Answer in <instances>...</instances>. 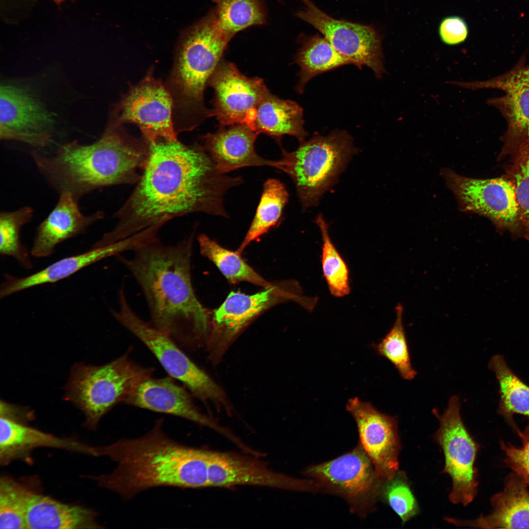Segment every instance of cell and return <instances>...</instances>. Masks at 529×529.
Returning <instances> with one entry per match:
<instances>
[{"label":"cell","mask_w":529,"mask_h":529,"mask_svg":"<svg viewBox=\"0 0 529 529\" xmlns=\"http://www.w3.org/2000/svg\"><path fill=\"white\" fill-rule=\"evenodd\" d=\"M149 143L129 134L122 127L107 124L94 143L74 141L60 146L54 154L34 150L31 156L40 173L60 194L69 192L78 200L97 189L132 185L140 180L146 165Z\"/></svg>","instance_id":"cell-4"},{"label":"cell","mask_w":529,"mask_h":529,"mask_svg":"<svg viewBox=\"0 0 529 529\" xmlns=\"http://www.w3.org/2000/svg\"><path fill=\"white\" fill-rule=\"evenodd\" d=\"M33 216V210L24 207L15 211L2 212L0 214V252L2 255L15 259L26 269L33 267L28 250L21 243L20 231Z\"/></svg>","instance_id":"cell-34"},{"label":"cell","mask_w":529,"mask_h":529,"mask_svg":"<svg viewBox=\"0 0 529 529\" xmlns=\"http://www.w3.org/2000/svg\"><path fill=\"white\" fill-rule=\"evenodd\" d=\"M209 86L214 91L212 117L220 126L247 124L259 103L269 92L263 79L248 77L232 63L222 60Z\"/></svg>","instance_id":"cell-18"},{"label":"cell","mask_w":529,"mask_h":529,"mask_svg":"<svg viewBox=\"0 0 529 529\" xmlns=\"http://www.w3.org/2000/svg\"><path fill=\"white\" fill-rule=\"evenodd\" d=\"M197 240L201 254L214 263L230 283L247 282L264 289L272 285L249 266L237 251L224 248L204 234H200Z\"/></svg>","instance_id":"cell-30"},{"label":"cell","mask_w":529,"mask_h":529,"mask_svg":"<svg viewBox=\"0 0 529 529\" xmlns=\"http://www.w3.org/2000/svg\"><path fill=\"white\" fill-rule=\"evenodd\" d=\"M379 498L386 502L401 518L403 524L414 516L419 507L405 474L398 471L381 484Z\"/></svg>","instance_id":"cell-38"},{"label":"cell","mask_w":529,"mask_h":529,"mask_svg":"<svg viewBox=\"0 0 529 529\" xmlns=\"http://www.w3.org/2000/svg\"><path fill=\"white\" fill-rule=\"evenodd\" d=\"M25 523L26 528L31 529L102 528L93 510L35 493L28 503Z\"/></svg>","instance_id":"cell-25"},{"label":"cell","mask_w":529,"mask_h":529,"mask_svg":"<svg viewBox=\"0 0 529 529\" xmlns=\"http://www.w3.org/2000/svg\"><path fill=\"white\" fill-rule=\"evenodd\" d=\"M104 216L101 211L84 215L79 207L78 200L72 193L60 194L56 205L37 229L31 251L32 256L43 258L51 255L58 244L83 233Z\"/></svg>","instance_id":"cell-23"},{"label":"cell","mask_w":529,"mask_h":529,"mask_svg":"<svg viewBox=\"0 0 529 529\" xmlns=\"http://www.w3.org/2000/svg\"><path fill=\"white\" fill-rule=\"evenodd\" d=\"M282 158L275 168L293 180L303 209L315 205L337 180L355 148L344 131L335 130L326 136L318 134L288 152L281 147Z\"/></svg>","instance_id":"cell-7"},{"label":"cell","mask_w":529,"mask_h":529,"mask_svg":"<svg viewBox=\"0 0 529 529\" xmlns=\"http://www.w3.org/2000/svg\"><path fill=\"white\" fill-rule=\"evenodd\" d=\"M130 353L104 365L79 363L72 368L66 397L83 412L87 428L95 429L105 414L123 404L141 383L152 377L154 368L137 364Z\"/></svg>","instance_id":"cell-6"},{"label":"cell","mask_w":529,"mask_h":529,"mask_svg":"<svg viewBox=\"0 0 529 529\" xmlns=\"http://www.w3.org/2000/svg\"><path fill=\"white\" fill-rule=\"evenodd\" d=\"M346 409L356 422L359 444L372 461L379 478L383 481L391 479L399 471L401 445L397 420L357 397L348 400Z\"/></svg>","instance_id":"cell-17"},{"label":"cell","mask_w":529,"mask_h":529,"mask_svg":"<svg viewBox=\"0 0 529 529\" xmlns=\"http://www.w3.org/2000/svg\"><path fill=\"white\" fill-rule=\"evenodd\" d=\"M296 15L319 30L335 49L360 69L370 68L377 79L386 70L381 48V38L369 26L334 19L310 0Z\"/></svg>","instance_id":"cell-14"},{"label":"cell","mask_w":529,"mask_h":529,"mask_svg":"<svg viewBox=\"0 0 529 529\" xmlns=\"http://www.w3.org/2000/svg\"><path fill=\"white\" fill-rule=\"evenodd\" d=\"M233 37L221 28L213 9L180 36L165 83L173 100L177 135L212 117L205 104V89Z\"/></svg>","instance_id":"cell-5"},{"label":"cell","mask_w":529,"mask_h":529,"mask_svg":"<svg viewBox=\"0 0 529 529\" xmlns=\"http://www.w3.org/2000/svg\"><path fill=\"white\" fill-rule=\"evenodd\" d=\"M33 492L7 477L0 481V529L26 528L25 515Z\"/></svg>","instance_id":"cell-36"},{"label":"cell","mask_w":529,"mask_h":529,"mask_svg":"<svg viewBox=\"0 0 529 529\" xmlns=\"http://www.w3.org/2000/svg\"><path fill=\"white\" fill-rule=\"evenodd\" d=\"M460 406L457 396L451 397L446 410L438 415L439 427L434 436L444 455V472L452 480L449 499L454 504L466 506L473 501L477 492L474 462L478 446L463 423Z\"/></svg>","instance_id":"cell-13"},{"label":"cell","mask_w":529,"mask_h":529,"mask_svg":"<svg viewBox=\"0 0 529 529\" xmlns=\"http://www.w3.org/2000/svg\"><path fill=\"white\" fill-rule=\"evenodd\" d=\"M54 0L55 1H56V2L59 3V2H61L63 1H64V0Z\"/></svg>","instance_id":"cell-41"},{"label":"cell","mask_w":529,"mask_h":529,"mask_svg":"<svg viewBox=\"0 0 529 529\" xmlns=\"http://www.w3.org/2000/svg\"><path fill=\"white\" fill-rule=\"evenodd\" d=\"M163 418L146 433L121 438L109 445L95 446L96 456L106 457L116 464L110 473L93 477L102 488L129 500L152 488L209 487L208 467L211 451L186 445L168 435Z\"/></svg>","instance_id":"cell-3"},{"label":"cell","mask_w":529,"mask_h":529,"mask_svg":"<svg viewBox=\"0 0 529 529\" xmlns=\"http://www.w3.org/2000/svg\"><path fill=\"white\" fill-rule=\"evenodd\" d=\"M141 243V238L134 235L115 243L92 248L82 254L64 258L26 277L18 278L6 274L0 287V298H4L33 287L60 281L97 261L117 256L125 251H133Z\"/></svg>","instance_id":"cell-22"},{"label":"cell","mask_w":529,"mask_h":529,"mask_svg":"<svg viewBox=\"0 0 529 529\" xmlns=\"http://www.w3.org/2000/svg\"><path fill=\"white\" fill-rule=\"evenodd\" d=\"M303 110L296 102L280 98L268 92L263 98L246 124L259 134L273 138L280 146L286 135L305 141L308 133L304 128Z\"/></svg>","instance_id":"cell-24"},{"label":"cell","mask_w":529,"mask_h":529,"mask_svg":"<svg viewBox=\"0 0 529 529\" xmlns=\"http://www.w3.org/2000/svg\"><path fill=\"white\" fill-rule=\"evenodd\" d=\"M288 199V192L281 181L270 178L265 182L254 218L237 251L238 253L240 254L251 242L280 223Z\"/></svg>","instance_id":"cell-29"},{"label":"cell","mask_w":529,"mask_h":529,"mask_svg":"<svg viewBox=\"0 0 529 529\" xmlns=\"http://www.w3.org/2000/svg\"><path fill=\"white\" fill-rule=\"evenodd\" d=\"M396 319L390 331L378 343L372 347L379 355L385 358L397 369L405 380H411L416 375L412 366L403 324V308L398 304L395 309Z\"/></svg>","instance_id":"cell-35"},{"label":"cell","mask_w":529,"mask_h":529,"mask_svg":"<svg viewBox=\"0 0 529 529\" xmlns=\"http://www.w3.org/2000/svg\"><path fill=\"white\" fill-rule=\"evenodd\" d=\"M174 380L170 376L148 378L137 386L123 404L187 419L216 431L236 444L239 442L229 431L203 414L194 404L192 395Z\"/></svg>","instance_id":"cell-20"},{"label":"cell","mask_w":529,"mask_h":529,"mask_svg":"<svg viewBox=\"0 0 529 529\" xmlns=\"http://www.w3.org/2000/svg\"><path fill=\"white\" fill-rule=\"evenodd\" d=\"M208 479L209 487L243 485L295 491H319L313 480L291 477L270 470L257 458L230 452L211 451Z\"/></svg>","instance_id":"cell-19"},{"label":"cell","mask_w":529,"mask_h":529,"mask_svg":"<svg viewBox=\"0 0 529 529\" xmlns=\"http://www.w3.org/2000/svg\"><path fill=\"white\" fill-rule=\"evenodd\" d=\"M489 366L499 384V412L509 421L512 420L514 413L529 417V386L512 371L502 356L492 357Z\"/></svg>","instance_id":"cell-31"},{"label":"cell","mask_w":529,"mask_h":529,"mask_svg":"<svg viewBox=\"0 0 529 529\" xmlns=\"http://www.w3.org/2000/svg\"><path fill=\"white\" fill-rule=\"evenodd\" d=\"M527 430H528L529 431V427H528V428H527Z\"/></svg>","instance_id":"cell-42"},{"label":"cell","mask_w":529,"mask_h":529,"mask_svg":"<svg viewBox=\"0 0 529 529\" xmlns=\"http://www.w3.org/2000/svg\"><path fill=\"white\" fill-rule=\"evenodd\" d=\"M82 443L60 438L28 427L22 422L0 416V462L5 465L40 447L79 452Z\"/></svg>","instance_id":"cell-27"},{"label":"cell","mask_w":529,"mask_h":529,"mask_svg":"<svg viewBox=\"0 0 529 529\" xmlns=\"http://www.w3.org/2000/svg\"><path fill=\"white\" fill-rule=\"evenodd\" d=\"M194 237L193 232L173 245L158 237L136 248L130 258L117 256L141 287L150 323L183 347L205 338L211 322L192 284Z\"/></svg>","instance_id":"cell-2"},{"label":"cell","mask_w":529,"mask_h":529,"mask_svg":"<svg viewBox=\"0 0 529 529\" xmlns=\"http://www.w3.org/2000/svg\"><path fill=\"white\" fill-rule=\"evenodd\" d=\"M504 177L513 185L518 205L522 237L529 241V147L508 158Z\"/></svg>","instance_id":"cell-37"},{"label":"cell","mask_w":529,"mask_h":529,"mask_svg":"<svg viewBox=\"0 0 529 529\" xmlns=\"http://www.w3.org/2000/svg\"><path fill=\"white\" fill-rule=\"evenodd\" d=\"M213 8L221 28L234 37L238 32L264 24L266 8L263 0H212Z\"/></svg>","instance_id":"cell-32"},{"label":"cell","mask_w":529,"mask_h":529,"mask_svg":"<svg viewBox=\"0 0 529 529\" xmlns=\"http://www.w3.org/2000/svg\"><path fill=\"white\" fill-rule=\"evenodd\" d=\"M304 473L319 490L343 498L361 517L375 509L383 481L360 444L334 459L307 467Z\"/></svg>","instance_id":"cell-9"},{"label":"cell","mask_w":529,"mask_h":529,"mask_svg":"<svg viewBox=\"0 0 529 529\" xmlns=\"http://www.w3.org/2000/svg\"><path fill=\"white\" fill-rule=\"evenodd\" d=\"M173 109L169 92L151 70L113 106L107 124L133 123L149 143L160 139L175 141Z\"/></svg>","instance_id":"cell-11"},{"label":"cell","mask_w":529,"mask_h":529,"mask_svg":"<svg viewBox=\"0 0 529 529\" xmlns=\"http://www.w3.org/2000/svg\"><path fill=\"white\" fill-rule=\"evenodd\" d=\"M289 300L295 301L306 310L311 309L314 303V297L302 295L299 285L294 281L272 284L252 295L231 292L212 314L210 342L216 339L230 341L262 312Z\"/></svg>","instance_id":"cell-15"},{"label":"cell","mask_w":529,"mask_h":529,"mask_svg":"<svg viewBox=\"0 0 529 529\" xmlns=\"http://www.w3.org/2000/svg\"><path fill=\"white\" fill-rule=\"evenodd\" d=\"M518 433L522 438L523 446L516 448L509 444L502 443V449L506 455L505 461L526 484H529V432Z\"/></svg>","instance_id":"cell-39"},{"label":"cell","mask_w":529,"mask_h":529,"mask_svg":"<svg viewBox=\"0 0 529 529\" xmlns=\"http://www.w3.org/2000/svg\"><path fill=\"white\" fill-rule=\"evenodd\" d=\"M526 484L522 480L509 481L504 491L493 498V511L487 516L474 521L445 519L458 527L529 529V492Z\"/></svg>","instance_id":"cell-26"},{"label":"cell","mask_w":529,"mask_h":529,"mask_svg":"<svg viewBox=\"0 0 529 529\" xmlns=\"http://www.w3.org/2000/svg\"><path fill=\"white\" fill-rule=\"evenodd\" d=\"M295 57L300 67L299 80L295 90L302 94L306 84L313 77L343 65L351 64L339 54L323 36L315 35L301 40Z\"/></svg>","instance_id":"cell-28"},{"label":"cell","mask_w":529,"mask_h":529,"mask_svg":"<svg viewBox=\"0 0 529 529\" xmlns=\"http://www.w3.org/2000/svg\"><path fill=\"white\" fill-rule=\"evenodd\" d=\"M441 173L461 211L485 216L499 232L522 237L515 192L508 179L503 175L491 179L469 178L448 168H443Z\"/></svg>","instance_id":"cell-12"},{"label":"cell","mask_w":529,"mask_h":529,"mask_svg":"<svg viewBox=\"0 0 529 529\" xmlns=\"http://www.w3.org/2000/svg\"><path fill=\"white\" fill-rule=\"evenodd\" d=\"M146 166L114 214L115 226L98 241L115 243L159 222L193 213L228 217L223 197L240 177L220 172L201 144L158 139L149 143Z\"/></svg>","instance_id":"cell-1"},{"label":"cell","mask_w":529,"mask_h":529,"mask_svg":"<svg viewBox=\"0 0 529 529\" xmlns=\"http://www.w3.org/2000/svg\"><path fill=\"white\" fill-rule=\"evenodd\" d=\"M322 239L321 265L323 276L332 295L342 297L349 294V271L346 263L332 242L328 225L322 215L316 219Z\"/></svg>","instance_id":"cell-33"},{"label":"cell","mask_w":529,"mask_h":529,"mask_svg":"<svg viewBox=\"0 0 529 529\" xmlns=\"http://www.w3.org/2000/svg\"><path fill=\"white\" fill-rule=\"evenodd\" d=\"M53 122L50 113L27 89L14 84L1 85V140L44 147L51 141Z\"/></svg>","instance_id":"cell-16"},{"label":"cell","mask_w":529,"mask_h":529,"mask_svg":"<svg viewBox=\"0 0 529 529\" xmlns=\"http://www.w3.org/2000/svg\"><path fill=\"white\" fill-rule=\"evenodd\" d=\"M450 83L471 90L494 89L504 92L501 96L487 100L488 105L500 112L507 125L501 137L503 145L498 156L499 161L529 147V65L525 58L505 73L487 80Z\"/></svg>","instance_id":"cell-10"},{"label":"cell","mask_w":529,"mask_h":529,"mask_svg":"<svg viewBox=\"0 0 529 529\" xmlns=\"http://www.w3.org/2000/svg\"><path fill=\"white\" fill-rule=\"evenodd\" d=\"M118 298V310H112V314L148 348L169 376L181 382L192 395L203 402L230 409V404L222 389L170 337L134 312L125 291H120Z\"/></svg>","instance_id":"cell-8"},{"label":"cell","mask_w":529,"mask_h":529,"mask_svg":"<svg viewBox=\"0 0 529 529\" xmlns=\"http://www.w3.org/2000/svg\"><path fill=\"white\" fill-rule=\"evenodd\" d=\"M259 135L246 124L220 126L215 132L202 137L201 144L222 173L246 167L275 168L277 160L264 159L255 151Z\"/></svg>","instance_id":"cell-21"},{"label":"cell","mask_w":529,"mask_h":529,"mask_svg":"<svg viewBox=\"0 0 529 529\" xmlns=\"http://www.w3.org/2000/svg\"><path fill=\"white\" fill-rule=\"evenodd\" d=\"M465 21L458 16L446 17L440 22L439 35L442 42L448 45H458L464 42L468 35Z\"/></svg>","instance_id":"cell-40"}]
</instances>
